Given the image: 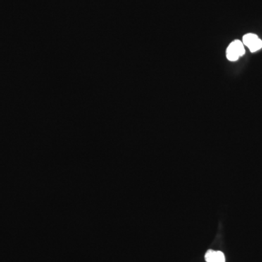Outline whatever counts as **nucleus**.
Returning a JSON list of instances; mask_svg holds the SVG:
<instances>
[{
  "label": "nucleus",
  "instance_id": "f257e3e1",
  "mask_svg": "<svg viewBox=\"0 0 262 262\" xmlns=\"http://www.w3.org/2000/svg\"><path fill=\"white\" fill-rule=\"evenodd\" d=\"M245 53L244 43L239 40H234L227 48V58L231 61H237L239 57L244 56Z\"/></svg>",
  "mask_w": 262,
  "mask_h": 262
},
{
  "label": "nucleus",
  "instance_id": "f03ea898",
  "mask_svg": "<svg viewBox=\"0 0 262 262\" xmlns=\"http://www.w3.org/2000/svg\"><path fill=\"white\" fill-rule=\"evenodd\" d=\"M243 43L245 46H247L252 53L259 51L262 48L261 39H259L256 34H251V33L244 36L243 38Z\"/></svg>",
  "mask_w": 262,
  "mask_h": 262
},
{
  "label": "nucleus",
  "instance_id": "7ed1b4c3",
  "mask_svg": "<svg viewBox=\"0 0 262 262\" xmlns=\"http://www.w3.org/2000/svg\"><path fill=\"white\" fill-rule=\"evenodd\" d=\"M206 262H226L225 256L223 252L220 251L208 250L205 255Z\"/></svg>",
  "mask_w": 262,
  "mask_h": 262
}]
</instances>
